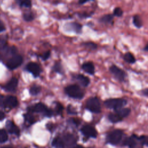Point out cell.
<instances>
[{"label": "cell", "mask_w": 148, "mask_h": 148, "mask_svg": "<svg viewBox=\"0 0 148 148\" xmlns=\"http://www.w3.org/2000/svg\"><path fill=\"white\" fill-rule=\"evenodd\" d=\"M116 113L123 119L127 117L130 113V109L129 108H120L116 110Z\"/></svg>", "instance_id": "23"}, {"label": "cell", "mask_w": 148, "mask_h": 148, "mask_svg": "<svg viewBox=\"0 0 148 148\" xmlns=\"http://www.w3.org/2000/svg\"><path fill=\"white\" fill-rule=\"evenodd\" d=\"M123 135V131L120 130H115L111 132L107 136L106 140L109 143L116 145H117L122 138Z\"/></svg>", "instance_id": "6"}, {"label": "cell", "mask_w": 148, "mask_h": 148, "mask_svg": "<svg viewBox=\"0 0 148 148\" xmlns=\"http://www.w3.org/2000/svg\"><path fill=\"white\" fill-rule=\"evenodd\" d=\"M23 18L26 21H31L34 19V14L29 11L25 12L23 14Z\"/></svg>", "instance_id": "28"}, {"label": "cell", "mask_w": 148, "mask_h": 148, "mask_svg": "<svg viewBox=\"0 0 148 148\" xmlns=\"http://www.w3.org/2000/svg\"><path fill=\"white\" fill-rule=\"evenodd\" d=\"M132 23L137 28H140L143 27V21L139 15L135 14L132 17Z\"/></svg>", "instance_id": "21"}, {"label": "cell", "mask_w": 148, "mask_h": 148, "mask_svg": "<svg viewBox=\"0 0 148 148\" xmlns=\"http://www.w3.org/2000/svg\"><path fill=\"white\" fill-rule=\"evenodd\" d=\"M142 92V94H143V95H145L146 96V97H148V88L143 90Z\"/></svg>", "instance_id": "37"}, {"label": "cell", "mask_w": 148, "mask_h": 148, "mask_svg": "<svg viewBox=\"0 0 148 148\" xmlns=\"http://www.w3.org/2000/svg\"><path fill=\"white\" fill-rule=\"evenodd\" d=\"M127 101L123 98H109L105 101V106L109 109H119L125 105Z\"/></svg>", "instance_id": "3"}, {"label": "cell", "mask_w": 148, "mask_h": 148, "mask_svg": "<svg viewBox=\"0 0 148 148\" xmlns=\"http://www.w3.org/2000/svg\"><path fill=\"white\" fill-rule=\"evenodd\" d=\"M65 29L67 31H72L76 34H80L82 31V25L76 22L67 23L65 25Z\"/></svg>", "instance_id": "11"}, {"label": "cell", "mask_w": 148, "mask_h": 148, "mask_svg": "<svg viewBox=\"0 0 148 148\" xmlns=\"http://www.w3.org/2000/svg\"><path fill=\"white\" fill-rule=\"evenodd\" d=\"M23 59L21 56L14 54L11 56L6 61V65L10 69H14L21 65Z\"/></svg>", "instance_id": "5"}, {"label": "cell", "mask_w": 148, "mask_h": 148, "mask_svg": "<svg viewBox=\"0 0 148 148\" xmlns=\"http://www.w3.org/2000/svg\"><path fill=\"white\" fill-rule=\"evenodd\" d=\"M56 110L58 114H61L63 110V106L59 102H57L56 106Z\"/></svg>", "instance_id": "34"}, {"label": "cell", "mask_w": 148, "mask_h": 148, "mask_svg": "<svg viewBox=\"0 0 148 148\" xmlns=\"http://www.w3.org/2000/svg\"><path fill=\"white\" fill-rule=\"evenodd\" d=\"M74 148H84L83 146H79V145H78V146H76V147H75Z\"/></svg>", "instance_id": "41"}, {"label": "cell", "mask_w": 148, "mask_h": 148, "mask_svg": "<svg viewBox=\"0 0 148 148\" xmlns=\"http://www.w3.org/2000/svg\"><path fill=\"white\" fill-rule=\"evenodd\" d=\"M75 78L83 87H87L90 83V79L83 74H77L75 76Z\"/></svg>", "instance_id": "15"}, {"label": "cell", "mask_w": 148, "mask_h": 148, "mask_svg": "<svg viewBox=\"0 0 148 148\" xmlns=\"http://www.w3.org/2000/svg\"><path fill=\"white\" fill-rule=\"evenodd\" d=\"M83 45L84 46L90 50H96L97 49V45L96 43H95L94 42H85L83 43Z\"/></svg>", "instance_id": "27"}, {"label": "cell", "mask_w": 148, "mask_h": 148, "mask_svg": "<svg viewBox=\"0 0 148 148\" xmlns=\"http://www.w3.org/2000/svg\"><path fill=\"white\" fill-rule=\"evenodd\" d=\"M16 1L21 7L30 8L31 6V0H16Z\"/></svg>", "instance_id": "26"}, {"label": "cell", "mask_w": 148, "mask_h": 148, "mask_svg": "<svg viewBox=\"0 0 148 148\" xmlns=\"http://www.w3.org/2000/svg\"><path fill=\"white\" fill-rule=\"evenodd\" d=\"M25 69L35 77H38L41 73V68L40 66L36 62H29L27 64Z\"/></svg>", "instance_id": "8"}, {"label": "cell", "mask_w": 148, "mask_h": 148, "mask_svg": "<svg viewBox=\"0 0 148 148\" xmlns=\"http://www.w3.org/2000/svg\"><path fill=\"white\" fill-rule=\"evenodd\" d=\"M52 145L56 148H65L66 146L63 138L60 136L54 138L52 141Z\"/></svg>", "instance_id": "18"}, {"label": "cell", "mask_w": 148, "mask_h": 148, "mask_svg": "<svg viewBox=\"0 0 148 148\" xmlns=\"http://www.w3.org/2000/svg\"><path fill=\"white\" fill-rule=\"evenodd\" d=\"M3 101H4L3 97L0 94V107L3 106Z\"/></svg>", "instance_id": "36"}, {"label": "cell", "mask_w": 148, "mask_h": 148, "mask_svg": "<svg viewBox=\"0 0 148 148\" xmlns=\"http://www.w3.org/2000/svg\"><path fill=\"white\" fill-rule=\"evenodd\" d=\"M82 69L90 75H93L95 73V66L92 62L88 61L83 63L82 65Z\"/></svg>", "instance_id": "13"}, {"label": "cell", "mask_w": 148, "mask_h": 148, "mask_svg": "<svg viewBox=\"0 0 148 148\" xmlns=\"http://www.w3.org/2000/svg\"><path fill=\"white\" fill-rule=\"evenodd\" d=\"M24 118H25V120L29 124H32L34 123L35 121V119L34 117L29 113L25 114L24 115Z\"/></svg>", "instance_id": "31"}, {"label": "cell", "mask_w": 148, "mask_h": 148, "mask_svg": "<svg viewBox=\"0 0 148 148\" xmlns=\"http://www.w3.org/2000/svg\"><path fill=\"white\" fill-rule=\"evenodd\" d=\"M8 139V135L5 130L0 129V143L6 142Z\"/></svg>", "instance_id": "29"}, {"label": "cell", "mask_w": 148, "mask_h": 148, "mask_svg": "<svg viewBox=\"0 0 148 148\" xmlns=\"http://www.w3.org/2000/svg\"><path fill=\"white\" fill-rule=\"evenodd\" d=\"M138 139L135 135H132L127 138L124 142V145L128 146L130 148H134L136 146V140Z\"/></svg>", "instance_id": "17"}, {"label": "cell", "mask_w": 148, "mask_h": 148, "mask_svg": "<svg viewBox=\"0 0 148 148\" xmlns=\"http://www.w3.org/2000/svg\"><path fill=\"white\" fill-rule=\"evenodd\" d=\"M41 91V87L37 84L32 85L29 89V93L32 95H36Z\"/></svg>", "instance_id": "25"}, {"label": "cell", "mask_w": 148, "mask_h": 148, "mask_svg": "<svg viewBox=\"0 0 148 148\" xmlns=\"http://www.w3.org/2000/svg\"><path fill=\"white\" fill-rule=\"evenodd\" d=\"M86 108L94 113H99L101 111V104L97 97H91L88 98L86 103Z\"/></svg>", "instance_id": "4"}, {"label": "cell", "mask_w": 148, "mask_h": 148, "mask_svg": "<svg viewBox=\"0 0 148 148\" xmlns=\"http://www.w3.org/2000/svg\"><path fill=\"white\" fill-rule=\"evenodd\" d=\"M5 114L3 113V112L0 111V120H3L5 118Z\"/></svg>", "instance_id": "39"}, {"label": "cell", "mask_w": 148, "mask_h": 148, "mask_svg": "<svg viewBox=\"0 0 148 148\" xmlns=\"http://www.w3.org/2000/svg\"><path fill=\"white\" fill-rule=\"evenodd\" d=\"M90 1H94V0H79V3L80 4H84Z\"/></svg>", "instance_id": "38"}, {"label": "cell", "mask_w": 148, "mask_h": 148, "mask_svg": "<svg viewBox=\"0 0 148 148\" xmlns=\"http://www.w3.org/2000/svg\"><path fill=\"white\" fill-rule=\"evenodd\" d=\"M65 92L69 97L75 99H82L84 96V92L76 84H72L66 87Z\"/></svg>", "instance_id": "2"}, {"label": "cell", "mask_w": 148, "mask_h": 148, "mask_svg": "<svg viewBox=\"0 0 148 148\" xmlns=\"http://www.w3.org/2000/svg\"><path fill=\"white\" fill-rule=\"evenodd\" d=\"M81 131L84 135L87 137L96 138L97 136V132L96 130L90 125L83 126L81 129Z\"/></svg>", "instance_id": "10"}, {"label": "cell", "mask_w": 148, "mask_h": 148, "mask_svg": "<svg viewBox=\"0 0 148 148\" xmlns=\"http://www.w3.org/2000/svg\"><path fill=\"white\" fill-rule=\"evenodd\" d=\"M31 109L32 112H36V113H40L46 116H51L53 114L52 111L49 109L48 108H47L46 105L42 103H36L34 106L31 108Z\"/></svg>", "instance_id": "7"}, {"label": "cell", "mask_w": 148, "mask_h": 148, "mask_svg": "<svg viewBox=\"0 0 148 148\" xmlns=\"http://www.w3.org/2000/svg\"><path fill=\"white\" fill-rule=\"evenodd\" d=\"M113 14L117 17H121L123 14V11L120 7H116L113 10Z\"/></svg>", "instance_id": "30"}, {"label": "cell", "mask_w": 148, "mask_h": 148, "mask_svg": "<svg viewBox=\"0 0 148 148\" xmlns=\"http://www.w3.org/2000/svg\"><path fill=\"white\" fill-rule=\"evenodd\" d=\"M109 71L112 76L120 82H124L127 76V73L124 70L114 64L109 67Z\"/></svg>", "instance_id": "1"}, {"label": "cell", "mask_w": 148, "mask_h": 148, "mask_svg": "<svg viewBox=\"0 0 148 148\" xmlns=\"http://www.w3.org/2000/svg\"><path fill=\"white\" fill-rule=\"evenodd\" d=\"M123 60L127 63L134 64L136 62V58L132 53L131 52H127L123 56Z\"/></svg>", "instance_id": "19"}, {"label": "cell", "mask_w": 148, "mask_h": 148, "mask_svg": "<svg viewBox=\"0 0 148 148\" xmlns=\"http://www.w3.org/2000/svg\"><path fill=\"white\" fill-rule=\"evenodd\" d=\"M53 71L54 72H56L59 74H62L64 73V70L60 62H56L54 63V65L53 66Z\"/></svg>", "instance_id": "24"}, {"label": "cell", "mask_w": 148, "mask_h": 148, "mask_svg": "<svg viewBox=\"0 0 148 148\" xmlns=\"http://www.w3.org/2000/svg\"><path fill=\"white\" fill-rule=\"evenodd\" d=\"M1 148H13V147H10V146H5V147H2Z\"/></svg>", "instance_id": "42"}, {"label": "cell", "mask_w": 148, "mask_h": 148, "mask_svg": "<svg viewBox=\"0 0 148 148\" xmlns=\"http://www.w3.org/2000/svg\"><path fill=\"white\" fill-rule=\"evenodd\" d=\"M18 105V100L14 96L8 95L3 101V107L7 109H13L16 107Z\"/></svg>", "instance_id": "9"}, {"label": "cell", "mask_w": 148, "mask_h": 148, "mask_svg": "<svg viewBox=\"0 0 148 148\" xmlns=\"http://www.w3.org/2000/svg\"><path fill=\"white\" fill-rule=\"evenodd\" d=\"M138 140L141 142L142 144L148 146V136L146 135H142L138 138Z\"/></svg>", "instance_id": "32"}, {"label": "cell", "mask_w": 148, "mask_h": 148, "mask_svg": "<svg viewBox=\"0 0 148 148\" xmlns=\"http://www.w3.org/2000/svg\"><path fill=\"white\" fill-rule=\"evenodd\" d=\"M5 29H6V28H5V24L1 20H0V32L4 31L5 30Z\"/></svg>", "instance_id": "35"}, {"label": "cell", "mask_w": 148, "mask_h": 148, "mask_svg": "<svg viewBox=\"0 0 148 148\" xmlns=\"http://www.w3.org/2000/svg\"><path fill=\"white\" fill-rule=\"evenodd\" d=\"M108 119L112 123H117L121 121L123 119V118L121 117L116 112L109 114Z\"/></svg>", "instance_id": "22"}, {"label": "cell", "mask_w": 148, "mask_h": 148, "mask_svg": "<svg viewBox=\"0 0 148 148\" xmlns=\"http://www.w3.org/2000/svg\"><path fill=\"white\" fill-rule=\"evenodd\" d=\"M1 54L0 53V60H1Z\"/></svg>", "instance_id": "43"}, {"label": "cell", "mask_w": 148, "mask_h": 148, "mask_svg": "<svg viewBox=\"0 0 148 148\" xmlns=\"http://www.w3.org/2000/svg\"><path fill=\"white\" fill-rule=\"evenodd\" d=\"M18 84V80L16 77H12L3 87V89L9 92H13L16 90Z\"/></svg>", "instance_id": "12"}, {"label": "cell", "mask_w": 148, "mask_h": 148, "mask_svg": "<svg viewBox=\"0 0 148 148\" xmlns=\"http://www.w3.org/2000/svg\"><path fill=\"white\" fill-rule=\"evenodd\" d=\"M143 50L145 51H148V42L147 43V44L146 45V46L143 47Z\"/></svg>", "instance_id": "40"}, {"label": "cell", "mask_w": 148, "mask_h": 148, "mask_svg": "<svg viewBox=\"0 0 148 148\" xmlns=\"http://www.w3.org/2000/svg\"><path fill=\"white\" fill-rule=\"evenodd\" d=\"M65 145L67 146H71L76 142V138L71 134H67L63 138Z\"/></svg>", "instance_id": "20"}, {"label": "cell", "mask_w": 148, "mask_h": 148, "mask_svg": "<svg viewBox=\"0 0 148 148\" xmlns=\"http://www.w3.org/2000/svg\"><path fill=\"white\" fill-rule=\"evenodd\" d=\"M6 127L8 131L12 134H15L16 135H18L20 134V130L16 126L12 121L8 120L6 123Z\"/></svg>", "instance_id": "14"}, {"label": "cell", "mask_w": 148, "mask_h": 148, "mask_svg": "<svg viewBox=\"0 0 148 148\" xmlns=\"http://www.w3.org/2000/svg\"><path fill=\"white\" fill-rule=\"evenodd\" d=\"M114 17L113 14H106L99 18V21L104 24H111L113 23Z\"/></svg>", "instance_id": "16"}, {"label": "cell", "mask_w": 148, "mask_h": 148, "mask_svg": "<svg viewBox=\"0 0 148 148\" xmlns=\"http://www.w3.org/2000/svg\"><path fill=\"white\" fill-rule=\"evenodd\" d=\"M50 56V50H47L46 51H45V53H43L42 55H40V57L42 58V60H47Z\"/></svg>", "instance_id": "33"}]
</instances>
